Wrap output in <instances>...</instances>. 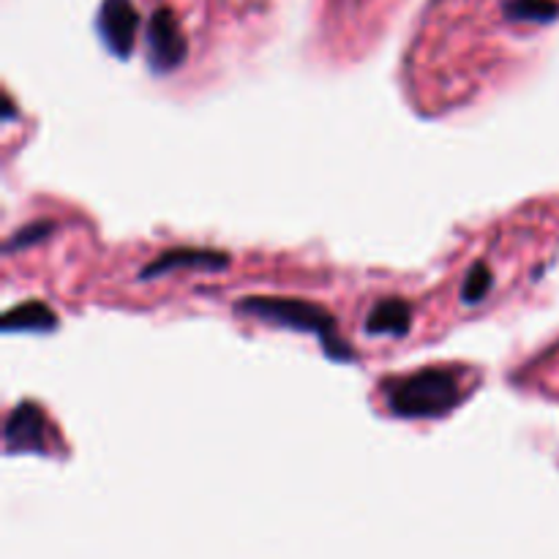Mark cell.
<instances>
[{"mask_svg": "<svg viewBox=\"0 0 559 559\" xmlns=\"http://www.w3.org/2000/svg\"><path fill=\"white\" fill-rule=\"evenodd\" d=\"M240 317H251L265 325L287 328L295 333H311L322 344V353L331 360L347 364L355 360V349L338 336L336 317L320 304L304 298H273V295H249L235 304Z\"/></svg>", "mask_w": 559, "mask_h": 559, "instance_id": "1", "label": "cell"}, {"mask_svg": "<svg viewBox=\"0 0 559 559\" xmlns=\"http://www.w3.org/2000/svg\"><path fill=\"white\" fill-rule=\"evenodd\" d=\"M382 396L396 418L429 420L453 413L467 393H464V380L459 369L426 366L415 374L382 382Z\"/></svg>", "mask_w": 559, "mask_h": 559, "instance_id": "2", "label": "cell"}, {"mask_svg": "<svg viewBox=\"0 0 559 559\" xmlns=\"http://www.w3.org/2000/svg\"><path fill=\"white\" fill-rule=\"evenodd\" d=\"M186 55H189V41L180 31L178 16L173 9L162 5L147 22V69L158 76L173 74L186 63Z\"/></svg>", "mask_w": 559, "mask_h": 559, "instance_id": "3", "label": "cell"}, {"mask_svg": "<svg viewBox=\"0 0 559 559\" xmlns=\"http://www.w3.org/2000/svg\"><path fill=\"white\" fill-rule=\"evenodd\" d=\"M96 31L104 47L115 58H129L136 41V31H140V11H136L134 0H102L96 14Z\"/></svg>", "mask_w": 559, "mask_h": 559, "instance_id": "4", "label": "cell"}, {"mask_svg": "<svg viewBox=\"0 0 559 559\" xmlns=\"http://www.w3.org/2000/svg\"><path fill=\"white\" fill-rule=\"evenodd\" d=\"M3 448L9 456L16 453H49V426L47 415L33 402H20L11 409L3 429Z\"/></svg>", "mask_w": 559, "mask_h": 559, "instance_id": "5", "label": "cell"}, {"mask_svg": "<svg viewBox=\"0 0 559 559\" xmlns=\"http://www.w3.org/2000/svg\"><path fill=\"white\" fill-rule=\"evenodd\" d=\"M229 254L227 251L216 249H191V246H180V249H167L156 257V260L147 262L140 271L142 282L147 278L167 276V273L183 271V267H191V271H205V273H222L229 267Z\"/></svg>", "mask_w": 559, "mask_h": 559, "instance_id": "6", "label": "cell"}, {"mask_svg": "<svg viewBox=\"0 0 559 559\" xmlns=\"http://www.w3.org/2000/svg\"><path fill=\"white\" fill-rule=\"evenodd\" d=\"M413 328V306L402 298H382L366 314L364 331L369 336H407Z\"/></svg>", "mask_w": 559, "mask_h": 559, "instance_id": "7", "label": "cell"}, {"mask_svg": "<svg viewBox=\"0 0 559 559\" xmlns=\"http://www.w3.org/2000/svg\"><path fill=\"white\" fill-rule=\"evenodd\" d=\"M58 328V314L41 300H27L3 314L5 333H52Z\"/></svg>", "mask_w": 559, "mask_h": 559, "instance_id": "8", "label": "cell"}, {"mask_svg": "<svg viewBox=\"0 0 559 559\" xmlns=\"http://www.w3.org/2000/svg\"><path fill=\"white\" fill-rule=\"evenodd\" d=\"M502 14L511 22L546 25V22L559 20V0H506Z\"/></svg>", "mask_w": 559, "mask_h": 559, "instance_id": "9", "label": "cell"}, {"mask_svg": "<svg viewBox=\"0 0 559 559\" xmlns=\"http://www.w3.org/2000/svg\"><path fill=\"white\" fill-rule=\"evenodd\" d=\"M491 287H495V273H491L489 262L478 260L473 267L467 271L462 284V304L467 306H478L489 298Z\"/></svg>", "mask_w": 559, "mask_h": 559, "instance_id": "10", "label": "cell"}, {"mask_svg": "<svg viewBox=\"0 0 559 559\" xmlns=\"http://www.w3.org/2000/svg\"><path fill=\"white\" fill-rule=\"evenodd\" d=\"M55 229V222H33L27 224V227L16 229L14 235H11L9 240H5L3 251L5 254H16V251H25L31 249V246L41 243V240H47L49 235H52Z\"/></svg>", "mask_w": 559, "mask_h": 559, "instance_id": "11", "label": "cell"}, {"mask_svg": "<svg viewBox=\"0 0 559 559\" xmlns=\"http://www.w3.org/2000/svg\"><path fill=\"white\" fill-rule=\"evenodd\" d=\"M3 107H5V109H3V123H9V120L16 115V112H14V104H11L9 96L3 98Z\"/></svg>", "mask_w": 559, "mask_h": 559, "instance_id": "12", "label": "cell"}]
</instances>
